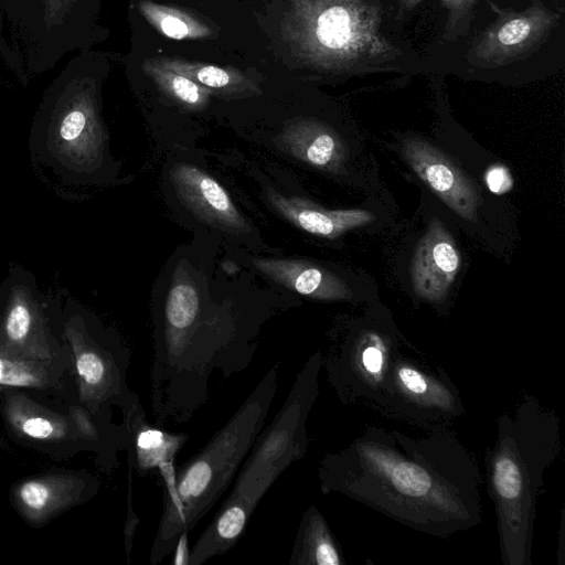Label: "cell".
I'll list each match as a JSON object with an SVG mask.
<instances>
[{
    "instance_id": "cell-1",
    "label": "cell",
    "mask_w": 565,
    "mask_h": 565,
    "mask_svg": "<svg viewBox=\"0 0 565 565\" xmlns=\"http://www.w3.org/2000/svg\"><path fill=\"white\" fill-rule=\"evenodd\" d=\"M323 493H339L414 531L448 539L482 520V477L452 429L409 436L369 425L319 463Z\"/></svg>"
},
{
    "instance_id": "cell-2",
    "label": "cell",
    "mask_w": 565,
    "mask_h": 565,
    "mask_svg": "<svg viewBox=\"0 0 565 565\" xmlns=\"http://www.w3.org/2000/svg\"><path fill=\"white\" fill-rule=\"evenodd\" d=\"M495 423L497 438L484 455V467L500 556L504 565H531L537 499L545 471L561 452V420L526 394Z\"/></svg>"
},
{
    "instance_id": "cell-3",
    "label": "cell",
    "mask_w": 565,
    "mask_h": 565,
    "mask_svg": "<svg viewBox=\"0 0 565 565\" xmlns=\"http://www.w3.org/2000/svg\"><path fill=\"white\" fill-rule=\"evenodd\" d=\"M277 361L265 373L231 418L191 458L175 468H159L164 493L158 530L150 550L151 565L170 553L182 533H190L234 480L265 426L278 391Z\"/></svg>"
},
{
    "instance_id": "cell-4",
    "label": "cell",
    "mask_w": 565,
    "mask_h": 565,
    "mask_svg": "<svg viewBox=\"0 0 565 565\" xmlns=\"http://www.w3.org/2000/svg\"><path fill=\"white\" fill-rule=\"evenodd\" d=\"M106 131L97 78L74 56L45 90L30 134L35 161L61 182H92L105 164Z\"/></svg>"
},
{
    "instance_id": "cell-5",
    "label": "cell",
    "mask_w": 565,
    "mask_h": 565,
    "mask_svg": "<svg viewBox=\"0 0 565 565\" xmlns=\"http://www.w3.org/2000/svg\"><path fill=\"white\" fill-rule=\"evenodd\" d=\"M374 0H292L282 32L297 56L326 72L372 70L398 49L380 32Z\"/></svg>"
},
{
    "instance_id": "cell-6",
    "label": "cell",
    "mask_w": 565,
    "mask_h": 565,
    "mask_svg": "<svg viewBox=\"0 0 565 565\" xmlns=\"http://www.w3.org/2000/svg\"><path fill=\"white\" fill-rule=\"evenodd\" d=\"M322 353L313 352L297 373L274 419L265 425L241 465L227 499L254 509L280 475L309 447L307 420L319 395Z\"/></svg>"
},
{
    "instance_id": "cell-7",
    "label": "cell",
    "mask_w": 565,
    "mask_h": 565,
    "mask_svg": "<svg viewBox=\"0 0 565 565\" xmlns=\"http://www.w3.org/2000/svg\"><path fill=\"white\" fill-rule=\"evenodd\" d=\"M409 344L394 356L383 392L382 416L424 429H451L466 414L458 386L447 372Z\"/></svg>"
},
{
    "instance_id": "cell-8",
    "label": "cell",
    "mask_w": 565,
    "mask_h": 565,
    "mask_svg": "<svg viewBox=\"0 0 565 565\" xmlns=\"http://www.w3.org/2000/svg\"><path fill=\"white\" fill-rule=\"evenodd\" d=\"M406 344L391 328L367 324L350 329L322 354L326 381L343 405L380 413L392 362Z\"/></svg>"
},
{
    "instance_id": "cell-9",
    "label": "cell",
    "mask_w": 565,
    "mask_h": 565,
    "mask_svg": "<svg viewBox=\"0 0 565 565\" xmlns=\"http://www.w3.org/2000/svg\"><path fill=\"white\" fill-rule=\"evenodd\" d=\"M85 0H9L3 7L26 50L29 71L45 72L82 44Z\"/></svg>"
},
{
    "instance_id": "cell-10",
    "label": "cell",
    "mask_w": 565,
    "mask_h": 565,
    "mask_svg": "<svg viewBox=\"0 0 565 565\" xmlns=\"http://www.w3.org/2000/svg\"><path fill=\"white\" fill-rule=\"evenodd\" d=\"M498 18L471 43L468 62L480 68H498L535 52L561 22L562 14L534 0L524 11L503 10L490 2Z\"/></svg>"
},
{
    "instance_id": "cell-11",
    "label": "cell",
    "mask_w": 565,
    "mask_h": 565,
    "mask_svg": "<svg viewBox=\"0 0 565 565\" xmlns=\"http://www.w3.org/2000/svg\"><path fill=\"white\" fill-rule=\"evenodd\" d=\"M402 153L416 174L459 216L473 221L481 202L472 181L440 150L419 137L405 138Z\"/></svg>"
},
{
    "instance_id": "cell-12",
    "label": "cell",
    "mask_w": 565,
    "mask_h": 565,
    "mask_svg": "<svg viewBox=\"0 0 565 565\" xmlns=\"http://www.w3.org/2000/svg\"><path fill=\"white\" fill-rule=\"evenodd\" d=\"M460 254L450 233L433 220L419 239L412 263L415 294L434 303L443 302L459 271Z\"/></svg>"
},
{
    "instance_id": "cell-13",
    "label": "cell",
    "mask_w": 565,
    "mask_h": 565,
    "mask_svg": "<svg viewBox=\"0 0 565 565\" xmlns=\"http://www.w3.org/2000/svg\"><path fill=\"white\" fill-rule=\"evenodd\" d=\"M180 200L205 222L230 233H249L250 227L226 190L205 171L178 164L170 172Z\"/></svg>"
},
{
    "instance_id": "cell-14",
    "label": "cell",
    "mask_w": 565,
    "mask_h": 565,
    "mask_svg": "<svg viewBox=\"0 0 565 565\" xmlns=\"http://www.w3.org/2000/svg\"><path fill=\"white\" fill-rule=\"evenodd\" d=\"M124 407L130 469H136L143 477L153 470H159L166 463L173 462L175 455L186 444L189 435L172 433L161 426L152 425L136 394Z\"/></svg>"
},
{
    "instance_id": "cell-15",
    "label": "cell",
    "mask_w": 565,
    "mask_h": 565,
    "mask_svg": "<svg viewBox=\"0 0 565 565\" xmlns=\"http://www.w3.org/2000/svg\"><path fill=\"white\" fill-rule=\"evenodd\" d=\"M276 143L298 160L331 172L340 171L348 160L341 137L329 126L310 118L289 122L277 136Z\"/></svg>"
},
{
    "instance_id": "cell-16",
    "label": "cell",
    "mask_w": 565,
    "mask_h": 565,
    "mask_svg": "<svg viewBox=\"0 0 565 565\" xmlns=\"http://www.w3.org/2000/svg\"><path fill=\"white\" fill-rule=\"evenodd\" d=\"M252 264L275 282L318 300H350L353 292L339 276L301 259L256 257Z\"/></svg>"
},
{
    "instance_id": "cell-17",
    "label": "cell",
    "mask_w": 565,
    "mask_h": 565,
    "mask_svg": "<svg viewBox=\"0 0 565 565\" xmlns=\"http://www.w3.org/2000/svg\"><path fill=\"white\" fill-rule=\"evenodd\" d=\"M268 200L290 223L305 232L326 238H335L375 220V215L366 210H327L303 198L285 196L274 190L268 191Z\"/></svg>"
},
{
    "instance_id": "cell-18",
    "label": "cell",
    "mask_w": 565,
    "mask_h": 565,
    "mask_svg": "<svg viewBox=\"0 0 565 565\" xmlns=\"http://www.w3.org/2000/svg\"><path fill=\"white\" fill-rule=\"evenodd\" d=\"M254 510L246 502L226 498L211 523L192 545L189 565H201L234 547Z\"/></svg>"
},
{
    "instance_id": "cell-19",
    "label": "cell",
    "mask_w": 565,
    "mask_h": 565,
    "mask_svg": "<svg viewBox=\"0 0 565 565\" xmlns=\"http://www.w3.org/2000/svg\"><path fill=\"white\" fill-rule=\"evenodd\" d=\"M151 61L225 97H248L262 94L259 79L250 72L182 58L156 57Z\"/></svg>"
},
{
    "instance_id": "cell-20",
    "label": "cell",
    "mask_w": 565,
    "mask_h": 565,
    "mask_svg": "<svg viewBox=\"0 0 565 565\" xmlns=\"http://www.w3.org/2000/svg\"><path fill=\"white\" fill-rule=\"evenodd\" d=\"M289 565H343L340 544L321 511L310 505L302 514Z\"/></svg>"
},
{
    "instance_id": "cell-21",
    "label": "cell",
    "mask_w": 565,
    "mask_h": 565,
    "mask_svg": "<svg viewBox=\"0 0 565 565\" xmlns=\"http://www.w3.org/2000/svg\"><path fill=\"white\" fill-rule=\"evenodd\" d=\"M138 10L156 30L170 39L200 40L213 34L212 29L198 17L175 7L142 0Z\"/></svg>"
},
{
    "instance_id": "cell-22",
    "label": "cell",
    "mask_w": 565,
    "mask_h": 565,
    "mask_svg": "<svg viewBox=\"0 0 565 565\" xmlns=\"http://www.w3.org/2000/svg\"><path fill=\"white\" fill-rule=\"evenodd\" d=\"M142 71L162 93L179 105L193 110L207 106L212 92L194 81L156 65L151 58L143 62Z\"/></svg>"
},
{
    "instance_id": "cell-23",
    "label": "cell",
    "mask_w": 565,
    "mask_h": 565,
    "mask_svg": "<svg viewBox=\"0 0 565 565\" xmlns=\"http://www.w3.org/2000/svg\"><path fill=\"white\" fill-rule=\"evenodd\" d=\"M422 1L423 0H399V9L401 11H409ZM478 1L479 0H440L441 6L448 12L445 30L446 40H455L469 28Z\"/></svg>"
},
{
    "instance_id": "cell-24",
    "label": "cell",
    "mask_w": 565,
    "mask_h": 565,
    "mask_svg": "<svg viewBox=\"0 0 565 565\" xmlns=\"http://www.w3.org/2000/svg\"><path fill=\"white\" fill-rule=\"evenodd\" d=\"M20 494L24 504L33 510L43 509L50 499L47 487L35 481L25 483L21 488Z\"/></svg>"
},
{
    "instance_id": "cell-25",
    "label": "cell",
    "mask_w": 565,
    "mask_h": 565,
    "mask_svg": "<svg viewBox=\"0 0 565 565\" xmlns=\"http://www.w3.org/2000/svg\"><path fill=\"white\" fill-rule=\"evenodd\" d=\"M486 180L489 189L498 194L508 192L513 185L509 171L502 166L491 167L486 174Z\"/></svg>"
},
{
    "instance_id": "cell-26",
    "label": "cell",
    "mask_w": 565,
    "mask_h": 565,
    "mask_svg": "<svg viewBox=\"0 0 565 565\" xmlns=\"http://www.w3.org/2000/svg\"><path fill=\"white\" fill-rule=\"evenodd\" d=\"M131 486L132 484H131V476H130L129 488H128V511H127V520H126V524H125V543H126L127 555H130V552L132 548V541H134L137 527L139 525V518L132 508Z\"/></svg>"
},
{
    "instance_id": "cell-27",
    "label": "cell",
    "mask_w": 565,
    "mask_h": 565,
    "mask_svg": "<svg viewBox=\"0 0 565 565\" xmlns=\"http://www.w3.org/2000/svg\"><path fill=\"white\" fill-rule=\"evenodd\" d=\"M23 431L33 438H46L53 433V426L44 418L33 417L24 422Z\"/></svg>"
},
{
    "instance_id": "cell-28",
    "label": "cell",
    "mask_w": 565,
    "mask_h": 565,
    "mask_svg": "<svg viewBox=\"0 0 565 565\" xmlns=\"http://www.w3.org/2000/svg\"><path fill=\"white\" fill-rule=\"evenodd\" d=\"M0 55L13 70L18 71L21 74L22 61L19 57V53L11 50L9 43L7 42V40L3 35L1 14H0Z\"/></svg>"
},
{
    "instance_id": "cell-29",
    "label": "cell",
    "mask_w": 565,
    "mask_h": 565,
    "mask_svg": "<svg viewBox=\"0 0 565 565\" xmlns=\"http://www.w3.org/2000/svg\"><path fill=\"white\" fill-rule=\"evenodd\" d=\"M188 534L186 532L182 533L179 537L175 546H174V557L171 561L172 565H189L190 561V550L188 544Z\"/></svg>"
},
{
    "instance_id": "cell-30",
    "label": "cell",
    "mask_w": 565,
    "mask_h": 565,
    "mask_svg": "<svg viewBox=\"0 0 565 565\" xmlns=\"http://www.w3.org/2000/svg\"><path fill=\"white\" fill-rule=\"evenodd\" d=\"M565 512L562 511L561 522H559V531H558V548H557V564L562 565L564 563L565 555Z\"/></svg>"
},
{
    "instance_id": "cell-31",
    "label": "cell",
    "mask_w": 565,
    "mask_h": 565,
    "mask_svg": "<svg viewBox=\"0 0 565 565\" xmlns=\"http://www.w3.org/2000/svg\"><path fill=\"white\" fill-rule=\"evenodd\" d=\"M8 1L9 0H0L1 7L3 8L8 3Z\"/></svg>"
},
{
    "instance_id": "cell-32",
    "label": "cell",
    "mask_w": 565,
    "mask_h": 565,
    "mask_svg": "<svg viewBox=\"0 0 565 565\" xmlns=\"http://www.w3.org/2000/svg\"><path fill=\"white\" fill-rule=\"evenodd\" d=\"M2 372H3V367H2V362L0 361V379L2 377Z\"/></svg>"
}]
</instances>
